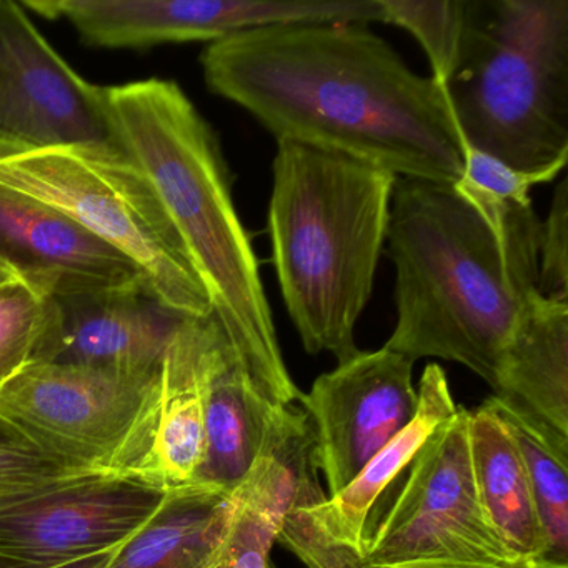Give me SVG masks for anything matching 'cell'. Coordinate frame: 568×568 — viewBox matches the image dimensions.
Instances as JSON below:
<instances>
[{"mask_svg":"<svg viewBox=\"0 0 568 568\" xmlns=\"http://www.w3.org/2000/svg\"><path fill=\"white\" fill-rule=\"evenodd\" d=\"M12 277H14V275H12L11 272L8 271V268L2 267V265H0V284H2V282L9 281V278Z\"/></svg>","mask_w":568,"mask_h":568,"instance_id":"31","label":"cell"},{"mask_svg":"<svg viewBox=\"0 0 568 568\" xmlns=\"http://www.w3.org/2000/svg\"><path fill=\"white\" fill-rule=\"evenodd\" d=\"M268 234L282 298L305 351L357 355L397 175L341 152L277 142Z\"/></svg>","mask_w":568,"mask_h":568,"instance_id":"4","label":"cell"},{"mask_svg":"<svg viewBox=\"0 0 568 568\" xmlns=\"http://www.w3.org/2000/svg\"><path fill=\"white\" fill-rule=\"evenodd\" d=\"M214 94L277 142L351 155L397 178L454 185L464 169L447 99L361 22L247 29L201 58Z\"/></svg>","mask_w":568,"mask_h":568,"instance_id":"1","label":"cell"},{"mask_svg":"<svg viewBox=\"0 0 568 568\" xmlns=\"http://www.w3.org/2000/svg\"><path fill=\"white\" fill-rule=\"evenodd\" d=\"M462 158H464V169L457 182L485 194L521 202V204H531V189L554 181L567 165V162H558L544 171H517L464 142H462Z\"/></svg>","mask_w":568,"mask_h":568,"instance_id":"26","label":"cell"},{"mask_svg":"<svg viewBox=\"0 0 568 568\" xmlns=\"http://www.w3.org/2000/svg\"><path fill=\"white\" fill-rule=\"evenodd\" d=\"M224 334L214 314L191 318L161 371L158 428L145 480L172 490L194 481L205 452V398L212 352Z\"/></svg>","mask_w":568,"mask_h":568,"instance_id":"16","label":"cell"},{"mask_svg":"<svg viewBox=\"0 0 568 568\" xmlns=\"http://www.w3.org/2000/svg\"><path fill=\"white\" fill-rule=\"evenodd\" d=\"M277 404L221 335L207 375L205 452L192 485L235 491L247 477Z\"/></svg>","mask_w":568,"mask_h":568,"instance_id":"18","label":"cell"},{"mask_svg":"<svg viewBox=\"0 0 568 568\" xmlns=\"http://www.w3.org/2000/svg\"><path fill=\"white\" fill-rule=\"evenodd\" d=\"M537 291L551 301L568 304V185L555 187L550 211L538 235Z\"/></svg>","mask_w":568,"mask_h":568,"instance_id":"27","label":"cell"},{"mask_svg":"<svg viewBox=\"0 0 568 568\" xmlns=\"http://www.w3.org/2000/svg\"><path fill=\"white\" fill-rule=\"evenodd\" d=\"M62 149L129 158L108 88L81 78L24 6L0 0V162Z\"/></svg>","mask_w":568,"mask_h":568,"instance_id":"9","label":"cell"},{"mask_svg":"<svg viewBox=\"0 0 568 568\" xmlns=\"http://www.w3.org/2000/svg\"><path fill=\"white\" fill-rule=\"evenodd\" d=\"M278 544L292 551L308 568H367L354 548L325 537L307 510H295L285 518Z\"/></svg>","mask_w":568,"mask_h":568,"instance_id":"28","label":"cell"},{"mask_svg":"<svg viewBox=\"0 0 568 568\" xmlns=\"http://www.w3.org/2000/svg\"><path fill=\"white\" fill-rule=\"evenodd\" d=\"M235 511V491L202 485L172 488L108 568H219Z\"/></svg>","mask_w":568,"mask_h":568,"instance_id":"20","label":"cell"},{"mask_svg":"<svg viewBox=\"0 0 568 568\" xmlns=\"http://www.w3.org/2000/svg\"><path fill=\"white\" fill-rule=\"evenodd\" d=\"M159 402L161 372L34 362L0 385V415L45 450L89 470L142 480Z\"/></svg>","mask_w":568,"mask_h":568,"instance_id":"7","label":"cell"},{"mask_svg":"<svg viewBox=\"0 0 568 568\" xmlns=\"http://www.w3.org/2000/svg\"><path fill=\"white\" fill-rule=\"evenodd\" d=\"M367 568H521L488 525L471 475L468 410L418 452L382 517L368 527Z\"/></svg>","mask_w":568,"mask_h":568,"instance_id":"8","label":"cell"},{"mask_svg":"<svg viewBox=\"0 0 568 568\" xmlns=\"http://www.w3.org/2000/svg\"><path fill=\"white\" fill-rule=\"evenodd\" d=\"M417 397V412L410 424L378 450L344 490L327 497L317 507L305 508L325 537L364 555L368 525L378 501L410 467L428 438L457 414L458 405L440 365L425 367Z\"/></svg>","mask_w":568,"mask_h":568,"instance_id":"17","label":"cell"},{"mask_svg":"<svg viewBox=\"0 0 568 568\" xmlns=\"http://www.w3.org/2000/svg\"><path fill=\"white\" fill-rule=\"evenodd\" d=\"M0 265L52 297L149 284L134 262L58 209L4 182H0Z\"/></svg>","mask_w":568,"mask_h":568,"instance_id":"14","label":"cell"},{"mask_svg":"<svg viewBox=\"0 0 568 568\" xmlns=\"http://www.w3.org/2000/svg\"><path fill=\"white\" fill-rule=\"evenodd\" d=\"M382 22L410 32L424 48L432 65V79L440 88L457 68L465 24V0H378Z\"/></svg>","mask_w":568,"mask_h":568,"instance_id":"25","label":"cell"},{"mask_svg":"<svg viewBox=\"0 0 568 568\" xmlns=\"http://www.w3.org/2000/svg\"><path fill=\"white\" fill-rule=\"evenodd\" d=\"M169 490L125 475H92L0 505V568H55L138 534Z\"/></svg>","mask_w":568,"mask_h":568,"instance_id":"11","label":"cell"},{"mask_svg":"<svg viewBox=\"0 0 568 568\" xmlns=\"http://www.w3.org/2000/svg\"><path fill=\"white\" fill-rule=\"evenodd\" d=\"M491 398V397H490ZM524 458L545 540V568H568V452L491 398Z\"/></svg>","mask_w":568,"mask_h":568,"instance_id":"22","label":"cell"},{"mask_svg":"<svg viewBox=\"0 0 568 568\" xmlns=\"http://www.w3.org/2000/svg\"><path fill=\"white\" fill-rule=\"evenodd\" d=\"M26 11L68 21L94 48L145 49L212 42L294 22H382L378 0H31Z\"/></svg>","mask_w":568,"mask_h":568,"instance_id":"10","label":"cell"},{"mask_svg":"<svg viewBox=\"0 0 568 568\" xmlns=\"http://www.w3.org/2000/svg\"><path fill=\"white\" fill-rule=\"evenodd\" d=\"M58 317L48 292L19 277L0 284V385L39 362Z\"/></svg>","mask_w":568,"mask_h":568,"instance_id":"23","label":"cell"},{"mask_svg":"<svg viewBox=\"0 0 568 568\" xmlns=\"http://www.w3.org/2000/svg\"><path fill=\"white\" fill-rule=\"evenodd\" d=\"M108 95L125 152L158 192L239 361L277 404L301 402L217 135L175 82L148 79Z\"/></svg>","mask_w":568,"mask_h":568,"instance_id":"2","label":"cell"},{"mask_svg":"<svg viewBox=\"0 0 568 568\" xmlns=\"http://www.w3.org/2000/svg\"><path fill=\"white\" fill-rule=\"evenodd\" d=\"M0 182L81 225L138 265L172 311L211 317V298L158 192L131 158L82 149L39 152L0 162Z\"/></svg>","mask_w":568,"mask_h":568,"instance_id":"6","label":"cell"},{"mask_svg":"<svg viewBox=\"0 0 568 568\" xmlns=\"http://www.w3.org/2000/svg\"><path fill=\"white\" fill-rule=\"evenodd\" d=\"M468 448L478 500L495 537L521 568L541 567L545 540L530 478L491 398L468 410Z\"/></svg>","mask_w":568,"mask_h":568,"instance_id":"19","label":"cell"},{"mask_svg":"<svg viewBox=\"0 0 568 568\" xmlns=\"http://www.w3.org/2000/svg\"><path fill=\"white\" fill-rule=\"evenodd\" d=\"M494 398L568 452V304L525 298L498 365Z\"/></svg>","mask_w":568,"mask_h":568,"instance_id":"15","label":"cell"},{"mask_svg":"<svg viewBox=\"0 0 568 568\" xmlns=\"http://www.w3.org/2000/svg\"><path fill=\"white\" fill-rule=\"evenodd\" d=\"M92 475L102 474L45 450L0 415V505L14 504Z\"/></svg>","mask_w":568,"mask_h":568,"instance_id":"24","label":"cell"},{"mask_svg":"<svg viewBox=\"0 0 568 568\" xmlns=\"http://www.w3.org/2000/svg\"><path fill=\"white\" fill-rule=\"evenodd\" d=\"M54 298L58 317L39 362L159 374L194 318L172 311L145 282Z\"/></svg>","mask_w":568,"mask_h":568,"instance_id":"13","label":"cell"},{"mask_svg":"<svg viewBox=\"0 0 568 568\" xmlns=\"http://www.w3.org/2000/svg\"><path fill=\"white\" fill-rule=\"evenodd\" d=\"M525 568H545V567H525Z\"/></svg>","mask_w":568,"mask_h":568,"instance_id":"32","label":"cell"},{"mask_svg":"<svg viewBox=\"0 0 568 568\" xmlns=\"http://www.w3.org/2000/svg\"><path fill=\"white\" fill-rule=\"evenodd\" d=\"M388 255L397 324L388 351L457 362L495 385L505 345L537 278L518 271L452 185L398 178Z\"/></svg>","mask_w":568,"mask_h":568,"instance_id":"3","label":"cell"},{"mask_svg":"<svg viewBox=\"0 0 568 568\" xmlns=\"http://www.w3.org/2000/svg\"><path fill=\"white\" fill-rule=\"evenodd\" d=\"M414 362L382 347L358 352L302 394L314 425L318 470L328 495L344 490L417 412Z\"/></svg>","mask_w":568,"mask_h":568,"instance_id":"12","label":"cell"},{"mask_svg":"<svg viewBox=\"0 0 568 568\" xmlns=\"http://www.w3.org/2000/svg\"><path fill=\"white\" fill-rule=\"evenodd\" d=\"M460 141L517 171L568 161V0H465L442 88Z\"/></svg>","mask_w":568,"mask_h":568,"instance_id":"5","label":"cell"},{"mask_svg":"<svg viewBox=\"0 0 568 568\" xmlns=\"http://www.w3.org/2000/svg\"><path fill=\"white\" fill-rule=\"evenodd\" d=\"M281 528L237 495V511L219 568H271V551Z\"/></svg>","mask_w":568,"mask_h":568,"instance_id":"29","label":"cell"},{"mask_svg":"<svg viewBox=\"0 0 568 568\" xmlns=\"http://www.w3.org/2000/svg\"><path fill=\"white\" fill-rule=\"evenodd\" d=\"M318 471L311 417L304 408L288 405L271 418L257 457L235 491L245 505L284 525L292 511L327 500Z\"/></svg>","mask_w":568,"mask_h":568,"instance_id":"21","label":"cell"},{"mask_svg":"<svg viewBox=\"0 0 568 568\" xmlns=\"http://www.w3.org/2000/svg\"><path fill=\"white\" fill-rule=\"evenodd\" d=\"M119 547H121V545H119ZM119 547L112 548V550L101 551V554L91 555V557L81 558V560L71 561V564L61 565V567L55 568H108Z\"/></svg>","mask_w":568,"mask_h":568,"instance_id":"30","label":"cell"}]
</instances>
